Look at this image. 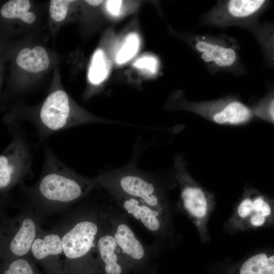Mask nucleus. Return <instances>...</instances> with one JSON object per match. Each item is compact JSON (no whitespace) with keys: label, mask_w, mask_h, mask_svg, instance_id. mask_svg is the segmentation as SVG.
I'll return each instance as SVG.
<instances>
[{"label":"nucleus","mask_w":274,"mask_h":274,"mask_svg":"<svg viewBox=\"0 0 274 274\" xmlns=\"http://www.w3.org/2000/svg\"><path fill=\"white\" fill-rule=\"evenodd\" d=\"M41 176L31 187L21 186L33 206L40 210L67 207L87 197L98 188L95 177L82 176L67 166L44 146Z\"/></svg>","instance_id":"obj_1"},{"label":"nucleus","mask_w":274,"mask_h":274,"mask_svg":"<svg viewBox=\"0 0 274 274\" xmlns=\"http://www.w3.org/2000/svg\"><path fill=\"white\" fill-rule=\"evenodd\" d=\"M98 188L109 195L119 194L139 199L173 218L169 191L177 186L172 168L159 173L142 170L135 163L109 169L95 177Z\"/></svg>","instance_id":"obj_2"},{"label":"nucleus","mask_w":274,"mask_h":274,"mask_svg":"<svg viewBox=\"0 0 274 274\" xmlns=\"http://www.w3.org/2000/svg\"><path fill=\"white\" fill-rule=\"evenodd\" d=\"M168 32L196 54L211 76L223 72L236 77L248 74V69L241 57L239 43L236 38L225 33L182 32L172 26Z\"/></svg>","instance_id":"obj_3"},{"label":"nucleus","mask_w":274,"mask_h":274,"mask_svg":"<svg viewBox=\"0 0 274 274\" xmlns=\"http://www.w3.org/2000/svg\"><path fill=\"white\" fill-rule=\"evenodd\" d=\"M164 109L190 112L222 125H243L255 118L250 106L238 95L231 93L213 100L191 101L187 98L183 90L177 89L169 94Z\"/></svg>","instance_id":"obj_4"},{"label":"nucleus","mask_w":274,"mask_h":274,"mask_svg":"<svg viewBox=\"0 0 274 274\" xmlns=\"http://www.w3.org/2000/svg\"><path fill=\"white\" fill-rule=\"evenodd\" d=\"M183 155L174 156L172 169L180 190V207L196 227L200 242L209 243L208 223L216 206L214 194L194 180L187 168Z\"/></svg>","instance_id":"obj_5"},{"label":"nucleus","mask_w":274,"mask_h":274,"mask_svg":"<svg viewBox=\"0 0 274 274\" xmlns=\"http://www.w3.org/2000/svg\"><path fill=\"white\" fill-rule=\"evenodd\" d=\"M35 127L40 142L62 130L89 123L122 124L74 110L67 93L56 89L44 100L36 115L29 119Z\"/></svg>","instance_id":"obj_6"},{"label":"nucleus","mask_w":274,"mask_h":274,"mask_svg":"<svg viewBox=\"0 0 274 274\" xmlns=\"http://www.w3.org/2000/svg\"><path fill=\"white\" fill-rule=\"evenodd\" d=\"M11 141L0 155V192L3 196L31 177L32 151L26 134L16 122L6 123Z\"/></svg>","instance_id":"obj_7"},{"label":"nucleus","mask_w":274,"mask_h":274,"mask_svg":"<svg viewBox=\"0 0 274 274\" xmlns=\"http://www.w3.org/2000/svg\"><path fill=\"white\" fill-rule=\"evenodd\" d=\"M267 0H219L203 14L199 26H210L223 31L238 27L248 31L257 23L260 16L270 7Z\"/></svg>","instance_id":"obj_8"},{"label":"nucleus","mask_w":274,"mask_h":274,"mask_svg":"<svg viewBox=\"0 0 274 274\" xmlns=\"http://www.w3.org/2000/svg\"><path fill=\"white\" fill-rule=\"evenodd\" d=\"M117 244L130 269L148 268L159 255L160 250L154 244L146 245L136 236L130 227L128 216L113 206L103 207Z\"/></svg>","instance_id":"obj_9"},{"label":"nucleus","mask_w":274,"mask_h":274,"mask_svg":"<svg viewBox=\"0 0 274 274\" xmlns=\"http://www.w3.org/2000/svg\"><path fill=\"white\" fill-rule=\"evenodd\" d=\"M110 196L122 212L135 219L152 234L154 237V244L160 251L176 247L178 235L172 218L139 199L119 194Z\"/></svg>","instance_id":"obj_10"},{"label":"nucleus","mask_w":274,"mask_h":274,"mask_svg":"<svg viewBox=\"0 0 274 274\" xmlns=\"http://www.w3.org/2000/svg\"><path fill=\"white\" fill-rule=\"evenodd\" d=\"M272 214V206L268 198L256 189L247 187L223 227L229 234L251 231L263 226Z\"/></svg>","instance_id":"obj_11"},{"label":"nucleus","mask_w":274,"mask_h":274,"mask_svg":"<svg viewBox=\"0 0 274 274\" xmlns=\"http://www.w3.org/2000/svg\"><path fill=\"white\" fill-rule=\"evenodd\" d=\"M40 229L35 218L28 214L5 222L1 227V252L18 258L26 255Z\"/></svg>","instance_id":"obj_12"},{"label":"nucleus","mask_w":274,"mask_h":274,"mask_svg":"<svg viewBox=\"0 0 274 274\" xmlns=\"http://www.w3.org/2000/svg\"><path fill=\"white\" fill-rule=\"evenodd\" d=\"M97 260L106 274H127L130 268L120 251L101 208L100 226L96 243Z\"/></svg>","instance_id":"obj_13"},{"label":"nucleus","mask_w":274,"mask_h":274,"mask_svg":"<svg viewBox=\"0 0 274 274\" xmlns=\"http://www.w3.org/2000/svg\"><path fill=\"white\" fill-rule=\"evenodd\" d=\"M211 274H274V254L259 252L235 263L225 262Z\"/></svg>","instance_id":"obj_14"},{"label":"nucleus","mask_w":274,"mask_h":274,"mask_svg":"<svg viewBox=\"0 0 274 274\" xmlns=\"http://www.w3.org/2000/svg\"><path fill=\"white\" fill-rule=\"evenodd\" d=\"M115 55L118 66L125 65L133 59L142 45V38L136 19L132 20L124 28Z\"/></svg>","instance_id":"obj_15"},{"label":"nucleus","mask_w":274,"mask_h":274,"mask_svg":"<svg viewBox=\"0 0 274 274\" xmlns=\"http://www.w3.org/2000/svg\"><path fill=\"white\" fill-rule=\"evenodd\" d=\"M248 31L260 46L264 66L274 69V22L259 21Z\"/></svg>","instance_id":"obj_16"},{"label":"nucleus","mask_w":274,"mask_h":274,"mask_svg":"<svg viewBox=\"0 0 274 274\" xmlns=\"http://www.w3.org/2000/svg\"><path fill=\"white\" fill-rule=\"evenodd\" d=\"M16 63L23 70L37 73L46 70L49 65V59L46 50L41 46L30 49H22L16 58Z\"/></svg>","instance_id":"obj_17"},{"label":"nucleus","mask_w":274,"mask_h":274,"mask_svg":"<svg viewBox=\"0 0 274 274\" xmlns=\"http://www.w3.org/2000/svg\"><path fill=\"white\" fill-rule=\"evenodd\" d=\"M112 63L111 59L103 48L96 49L91 58L88 70L90 83L94 86L103 83L109 75Z\"/></svg>","instance_id":"obj_18"},{"label":"nucleus","mask_w":274,"mask_h":274,"mask_svg":"<svg viewBox=\"0 0 274 274\" xmlns=\"http://www.w3.org/2000/svg\"><path fill=\"white\" fill-rule=\"evenodd\" d=\"M250 107L255 118L274 125V83L269 84L265 94Z\"/></svg>","instance_id":"obj_19"},{"label":"nucleus","mask_w":274,"mask_h":274,"mask_svg":"<svg viewBox=\"0 0 274 274\" xmlns=\"http://www.w3.org/2000/svg\"><path fill=\"white\" fill-rule=\"evenodd\" d=\"M130 67L144 79H153L160 71V62L156 55L145 53L134 59Z\"/></svg>","instance_id":"obj_20"},{"label":"nucleus","mask_w":274,"mask_h":274,"mask_svg":"<svg viewBox=\"0 0 274 274\" xmlns=\"http://www.w3.org/2000/svg\"><path fill=\"white\" fill-rule=\"evenodd\" d=\"M30 4L28 0H11L5 3L1 8V15L10 19L19 18L26 23H33L36 16L34 13L28 12Z\"/></svg>","instance_id":"obj_21"},{"label":"nucleus","mask_w":274,"mask_h":274,"mask_svg":"<svg viewBox=\"0 0 274 274\" xmlns=\"http://www.w3.org/2000/svg\"><path fill=\"white\" fill-rule=\"evenodd\" d=\"M143 4L141 1L110 0L106 1V9L113 18L121 19L137 13Z\"/></svg>","instance_id":"obj_22"},{"label":"nucleus","mask_w":274,"mask_h":274,"mask_svg":"<svg viewBox=\"0 0 274 274\" xmlns=\"http://www.w3.org/2000/svg\"><path fill=\"white\" fill-rule=\"evenodd\" d=\"M75 1L52 0L49 7L51 17L56 21H61L65 17L68 5Z\"/></svg>","instance_id":"obj_23"},{"label":"nucleus","mask_w":274,"mask_h":274,"mask_svg":"<svg viewBox=\"0 0 274 274\" xmlns=\"http://www.w3.org/2000/svg\"><path fill=\"white\" fill-rule=\"evenodd\" d=\"M4 274H34L29 262L22 258L14 260L5 270Z\"/></svg>","instance_id":"obj_24"},{"label":"nucleus","mask_w":274,"mask_h":274,"mask_svg":"<svg viewBox=\"0 0 274 274\" xmlns=\"http://www.w3.org/2000/svg\"><path fill=\"white\" fill-rule=\"evenodd\" d=\"M85 2H86L89 5L92 6L94 7L98 6L104 2L103 1H99V0H87V1H85Z\"/></svg>","instance_id":"obj_25"}]
</instances>
